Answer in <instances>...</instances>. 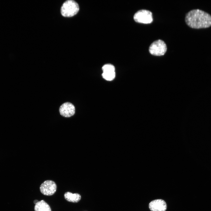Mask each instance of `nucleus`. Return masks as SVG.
Masks as SVG:
<instances>
[{
    "instance_id": "12",
    "label": "nucleus",
    "mask_w": 211,
    "mask_h": 211,
    "mask_svg": "<svg viewBox=\"0 0 211 211\" xmlns=\"http://www.w3.org/2000/svg\"><path fill=\"white\" fill-rule=\"evenodd\" d=\"M38 201L37 200H35L34 201V203L35 205L38 202Z\"/></svg>"
},
{
    "instance_id": "7",
    "label": "nucleus",
    "mask_w": 211,
    "mask_h": 211,
    "mask_svg": "<svg viewBox=\"0 0 211 211\" xmlns=\"http://www.w3.org/2000/svg\"><path fill=\"white\" fill-rule=\"evenodd\" d=\"M149 206L151 211H165L167 208L166 202L161 199L152 201L149 203Z\"/></svg>"
},
{
    "instance_id": "2",
    "label": "nucleus",
    "mask_w": 211,
    "mask_h": 211,
    "mask_svg": "<svg viewBox=\"0 0 211 211\" xmlns=\"http://www.w3.org/2000/svg\"><path fill=\"white\" fill-rule=\"evenodd\" d=\"M79 10V6L76 2L73 0H68L63 4L61 13L63 16L69 17L76 14Z\"/></svg>"
},
{
    "instance_id": "9",
    "label": "nucleus",
    "mask_w": 211,
    "mask_h": 211,
    "mask_svg": "<svg viewBox=\"0 0 211 211\" xmlns=\"http://www.w3.org/2000/svg\"><path fill=\"white\" fill-rule=\"evenodd\" d=\"M35 211H51L49 205L44 200L38 201L35 205Z\"/></svg>"
},
{
    "instance_id": "5",
    "label": "nucleus",
    "mask_w": 211,
    "mask_h": 211,
    "mask_svg": "<svg viewBox=\"0 0 211 211\" xmlns=\"http://www.w3.org/2000/svg\"><path fill=\"white\" fill-rule=\"evenodd\" d=\"M41 192L43 195L50 196L53 195L57 190V185L54 181L46 180L41 185L40 188Z\"/></svg>"
},
{
    "instance_id": "8",
    "label": "nucleus",
    "mask_w": 211,
    "mask_h": 211,
    "mask_svg": "<svg viewBox=\"0 0 211 211\" xmlns=\"http://www.w3.org/2000/svg\"><path fill=\"white\" fill-rule=\"evenodd\" d=\"M64 196L65 199L67 201L73 203L78 202L81 198V195L78 193H72L69 192H66Z\"/></svg>"
},
{
    "instance_id": "10",
    "label": "nucleus",
    "mask_w": 211,
    "mask_h": 211,
    "mask_svg": "<svg viewBox=\"0 0 211 211\" xmlns=\"http://www.w3.org/2000/svg\"><path fill=\"white\" fill-rule=\"evenodd\" d=\"M115 72H103L102 74L103 78L105 80L108 81L113 80L115 78Z\"/></svg>"
},
{
    "instance_id": "4",
    "label": "nucleus",
    "mask_w": 211,
    "mask_h": 211,
    "mask_svg": "<svg viewBox=\"0 0 211 211\" xmlns=\"http://www.w3.org/2000/svg\"><path fill=\"white\" fill-rule=\"evenodd\" d=\"M133 18L136 22L144 24L150 23L153 21L151 12L145 9L138 11L135 14Z\"/></svg>"
},
{
    "instance_id": "11",
    "label": "nucleus",
    "mask_w": 211,
    "mask_h": 211,
    "mask_svg": "<svg viewBox=\"0 0 211 211\" xmlns=\"http://www.w3.org/2000/svg\"><path fill=\"white\" fill-rule=\"evenodd\" d=\"M103 72H115V68L113 65L110 64H106L102 67Z\"/></svg>"
},
{
    "instance_id": "6",
    "label": "nucleus",
    "mask_w": 211,
    "mask_h": 211,
    "mask_svg": "<svg viewBox=\"0 0 211 211\" xmlns=\"http://www.w3.org/2000/svg\"><path fill=\"white\" fill-rule=\"evenodd\" d=\"M59 111L60 115L65 117L73 116L75 113V108L72 103L67 102L63 104L60 106Z\"/></svg>"
},
{
    "instance_id": "3",
    "label": "nucleus",
    "mask_w": 211,
    "mask_h": 211,
    "mask_svg": "<svg viewBox=\"0 0 211 211\" xmlns=\"http://www.w3.org/2000/svg\"><path fill=\"white\" fill-rule=\"evenodd\" d=\"M167 46L162 40H158L153 42L150 45L149 50L150 53L153 55H163L167 50Z\"/></svg>"
},
{
    "instance_id": "1",
    "label": "nucleus",
    "mask_w": 211,
    "mask_h": 211,
    "mask_svg": "<svg viewBox=\"0 0 211 211\" xmlns=\"http://www.w3.org/2000/svg\"><path fill=\"white\" fill-rule=\"evenodd\" d=\"M185 21L186 24L193 28H206L211 26V16L199 9L188 12L186 14Z\"/></svg>"
}]
</instances>
